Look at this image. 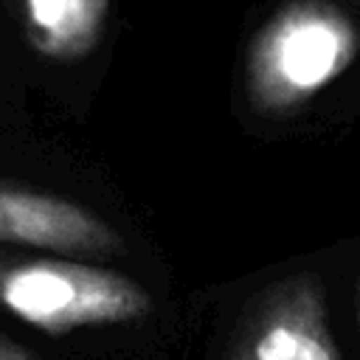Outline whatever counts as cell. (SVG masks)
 Wrapping results in <instances>:
<instances>
[{
	"instance_id": "obj_1",
	"label": "cell",
	"mask_w": 360,
	"mask_h": 360,
	"mask_svg": "<svg viewBox=\"0 0 360 360\" xmlns=\"http://www.w3.org/2000/svg\"><path fill=\"white\" fill-rule=\"evenodd\" d=\"M360 48L357 25L329 0H290L253 37L248 96L259 112L287 115L326 90Z\"/></svg>"
},
{
	"instance_id": "obj_2",
	"label": "cell",
	"mask_w": 360,
	"mask_h": 360,
	"mask_svg": "<svg viewBox=\"0 0 360 360\" xmlns=\"http://www.w3.org/2000/svg\"><path fill=\"white\" fill-rule=\"evenodd\" d=\"M0 307L48 335H65L138 321L152 309V295L135 278L107 267L0 250Z\"/></svg>"
},
{
	"instance_id": "obj_3",
	"label": "cell",
	"mask_w": 360,
	"mask_h": 360,
	"mask_svg": "<svg viewBox=\"0 0 360 360\" xmlns=\"http://www.w3.org/2000/svg\"><path fill=\"white\" fill-rule=\"evenodd\" d=\"M0 242L65 256H110L121 236L90 208L70 200L0 183Z\"/></svg>"
},
{
	"instance_id": "obj_4",
	"label": "cell",
	"mask_w": 360,
	"mask_h": 360,
	"mask_svg": "<svg viewBox=\"0 0 360 360\" xmlns=\"http://www.w3.org/2000/svg\"><path fill=\"white\" fill-rule=\"evenodd\" d=\"M231 360H340L312 278L278 287L242 332Z\"/></svg>"
},
{
	"instance_id": "obj_5",
	"label": "cell",
	"mask_w": 360,
	"mask_h": 360,
	"mask_svg": "<svg viewBox=\"0 0 360 360\" xmlns=\"http://www.w3.org/2000/svg\"><path fill=\"white\" fill-rule=\"evenodd\" d=\"M110 0H22L31 48L53 62L84 59L104 37Z\"/></svg>"
},
{
	"instance_id": "obj_6",
	"label": "cell",
	"mask_w": 360,
	"mask_h": 360,
	"mask_svg": "<svg viewBox=\"0 0 360 360\" xmlns=\"http://www.w3.org/2000/svg\"><path fill=\"white\" fill-rule=\"evenodd\" d=\"M0 360H37V357L28 354L22 346H17V343L0 338Z\"/></svg>"
},
{
	"instance_id": "obj_7",
	"label": "cell",
	"mask_w": 360,
	"mask_h": 360,
	"mask_svg": "<svg viewBox=\"0 0 360 360\" xmlns=\"http://www.w3.org/2000/svg\"><path fill=\"white\" fill-rule=\"evenodd\" d=\"M357 3H360V0H357Z\"/></svg>"
}]
</instances>
